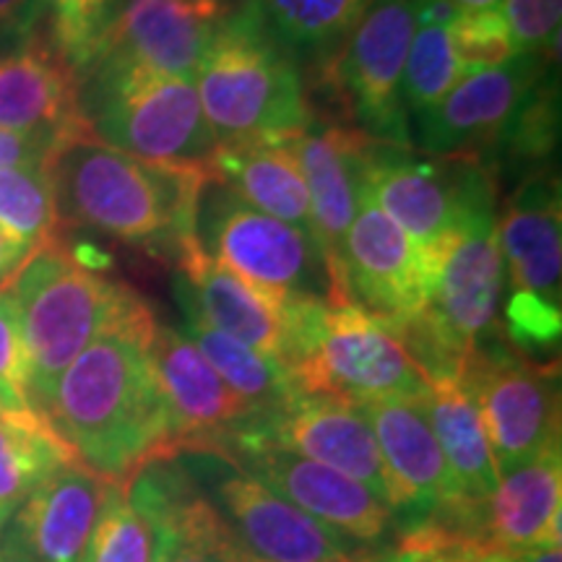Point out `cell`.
<instances>
[{"mask_svg": "<svg viewBox=\"0 0 562 562\" xmlns=\"http://www.w3.org/2000/svg\"><path fill=\"white\" fill-rule=\"evenodd\" d=\"M32 248H26L19 237H13L9 229L0 227V292L9 290V284L16 277L21 266L30 261Z\"/></svg>", "mask_w": 562, "mask_h": 562, "instance_id": "60d3db41", "label": "cell"}, {"mask_svg": "<svg viewBox=\"0 0 562 562\" xmlns=\"http://www.w3.org/2000/svg\"><path fill=\"white\" fill-rule=\"evenodd\" d=\"M63 224L102 235L178 261L199 240L201 172L149 165L112 149L89 128L76 131L47 161Z\"/></svg>", "mask_w": 562, "mask_h": 562, "instance_id": "7a4b0ae2", "label": "cell"}, {"mask_svg": "<svg viewBox=\"0 0 562 562\" xmlns=\"http://www.w3.org/2000/svg\"><path fill=\"white\" fill-rule=\"evenodd\" d=\"M0 562H21V560H16V558H13V554H9V552H3V554H0Z\"/></svg>", "mask_w": 562, "mask_h": 562, "instance_id": "ee69618b", "label": "cell"}, {"mask_svg": "<svg viewBox=\"0 0 562 562\" xmlns=\"http://www.w3.org/2000/svg\"><path fill=\"white\" fill-rule=\"evenodd\" d=\"M463 76L469 74L456 58L451 40H448V26L417 24L402 81V102L406 112L417 115V112L435 108L459 87Z\"/></svg>", "mask_w": 562, "mask_h": 562, "instance_id": "1f68e13d", "label": "cell"}, {"mask_svg": "<svg viewBox=\"0 0 562 562\" xmlns=\"http://www.w3.org/2000/svg\"><path fill=\"white\" fill-rule=\"evenodd\" d=\"M560 448L501 476L487 501L461 516V529L490 552L516 554L560 547Z\"/></svg>", "mask_w": 562, "mask_h": 562, "instance_id": "603a6c76", "label": "cell"}, {"mask_svg": "<svg viewBox=\"0 0 562 562\" xmlns=\"http://www.w3.org/2000/svg\"><path fill=\"white\" fill-rule=\"evenodd\" d=\"M459 13H472V11H487V9H497L503 0H448Z\"/></svg>", "mask_w": 562, "mask_h": 562, "instance_id": "7bdbcfd3", "label": "cell"}, {"mask_svg": "<svg viewBox=\"0 0 562 562\" xmlns=\"http://www.w3.org/2000/svg\"><path fill=\"white\" fill-rule=\"evenodd\" d=\"M417 5L419 0H372L336 60L315 76L339 100L347 125L385 144L412 146L402 81Z\"/></svg>", "mask_w": 562, "mask_h": 562, "instance_id": "9c48e42d", "label": "cell"}, {"mask_svg": "<svg viewBox=\"0 0 562 562\" xmlns=\"http://www.w3.org/2000/svg\"><path fill=\"white\" fill-rule=\"evenodd\" d=\"M362 409L381 448L393 513L419 510L425 518L469 508L442 459L425 398H385Z\"/></svg>", "mask_w": 562, "mask_h": 562, "instance_id": "ffe728a7", "label": "cell"}, {"mask_svg": "<svg viewBox=\"0 0 562 562\" xmlns=\"http://www.w3.org/2000/svg\"><path fill=\"white\" fill-rule=\"evenodd\" d=\"M290 378L302 396L360 406L430 393L427 378L389 328L347 302H326L311 347Z\"/></svg>", "mask_w": 562, "mask_h": 562, "instance_id": "ba28073f", "label": "cell"}, {"mask_svg": "<svg viewBox=\"0 0 562 562\" xmlns=\"http://www.w3.org/2000/svg\"><path fill=\"white\" fill-rule=\"evenodd\" d=\"M182 311H186L188 339L199 347L216 375L227 383V389L261 417L263 425L297 396L284 368L232 336L211 328L186 300H182Z\"/></svg>", "mask_w": 562, "mask_h": 562, "instance_id": "f1b7e54d", "label": "cell"}, {"mask_svg": "<svg viewBox=\"0 0 562 562\" xmlns=\"http://www.w3.org/2000/svg\"><path fill=\"white\" fill-rule=\"evenodd\" d=\"M256 432L286 451L347 474L391 508L381 448L360 404L297 393Z\"/></svg>", "mask_w": 562, "mask_h": 562, "instance_id": "7402d4cb", "label": "cell"}, {"mask_svg": "<svg viewBox=\"0 0 562 562\" xmlns=\"http://www.w3.org/2000/svg\"><path fill=\"white\" fill-rule=\"evenodd\" d=\"M74 453L34 412H0V516L11 518Z\"/></svg>", "mask_w": 562, "mask_h": 562, "instance_id": "f546056e", "label": "cell"}, {"mask_svg": "<svg viewBox=\"0 0 562 562\" xmlns=\"http://www.w3.org/2000/svg\"><path fill=\"white\" fill-rule=\"evenodd\" d=\"M510 562H562V552L560 547H544V550L510 554Z\"/></svg>", "mask_w": 562, "mask_h": 562, "instance_id": "b9f144b4", "label": "cell"}, {"mask_svg": "<svg viewBox=\"0 0 562 562\" xmlns=\"http://www.w3.org/2000/svg\"><path fill=\"white\" fill-rule=\"evenodd\" d=\"M209 186H222L245 206L292 224L313 237L311 195L290 140L222 146Z\"/></svg>", "mask_w": 562, "mask_h": 562, "instance_id": "484cf974", "label": "cell"}, {"mask_svg": "<svg viewBox=\"0 0 562 562\" xmlns=\"http://www.w3.org/2000/svg\"><path fill=\"white\" fill-rule=\"evenodd\" d=\"M26 357L30 409L42 419L70 362L123 315L144 305L138 292L91 269L63 240L34 250L9 284Z\"/></svg>", "mask_w": 562, "mask_h": 562, "instance_id": "3957f363", "label": "cell"}, {"mask_svg": "<svg viewBox=\"0 0 562 562\" xmlns=\"http://www.w3.org/2000/svg\"><path fill=\"white\" fill-rule=\"evenodd\" d=\"M149 355L170 412L175 453L222 456L237 435L261 430V417L227 389L186 334L157 321Z\"/></svg>", "mask_w": 562, "mask_h": 562, "instance_id": "ac0fdd59", "label": "cell"}, {"mask_svg": "<svg viewBox=\"0 0 562 562\" xmlns=\"http://www.w3.org/2000/svg\"><path fill=\"white\" fill-rule=\"evenodd\" d=\"M370 144L372 138L357 131L355 125H321L318 121L300 136L290 138V149L311 195L313 240L326 263L331 292L336 273H339L344 240L364 193V165H368Z\"/></svg>", "mask_w": 562, "mask_h": 562, "instance_id": "44dd1931", "label": "cell"}, {"mask_svg": "<svg viewBox=\"0 0 562 562\" xmlns=\"http://www.w3.org/2000/svg\"><path fill=\"white\" fill-rule=\"evenodd\" d=\"M115 3L117 0H45L50 26L47 42L79 74V79L115 16Z\"/></svg>", "mask_w": 562, "mask_h": 562, "instance_id": "836d02e7", "label": "cell"}, {"mask_svg": "<svg viewBox=\"0 0 562 562\" xmlns=\"http://www.w3.org/2000/svg\"><path fill=\"white\" fill-rule=\"evenodd\" d=\"M501 13L518 55L547 53L558 40L562 0H503Z\"/></svg>", "mask_w": 562, "mask_h": 562, "instance_id": "74e56055", "label": "cell"}, {"mask_svg": "<svg viewBox=\"0 0 562 562\" xmlns=\"http://www.w3.org/2000/svg\"><path fill=\"white\" fill-rule=\"evenodd\" d=\"M5 521H9V518L0 516V539H3V526H5Z\"/></svg>", "mask_w": 562, "mask_h": 562, "instance_id": "f6af8a7d", "label": "cell"}, {"mask_svg": "<svg viewBox=\"0 0 562 562\" xmlns=\"http://www.w3.org/2000/svg\"><path fill=\"white\" fill-rule=\"evenodd\" d=\"M45 16V0H0V42L26 40Z\"/></svg>", "mask_w": 562, "mask_h": 562, "instance_id": "ab89813d", "label": "cell"}, {"mask_svg": "<svg viewBox=\"0 0 562 562\" xmlns=\"http://www.w3.org/2000/svg\"><path fill=\"white\" fill-rule=\"evenodd\" d=\"M66 138L68 136H53V133L0 131V167L47 165Z\"/></svg>", "mask_w": 562, "mask_h": 562, "instance_id": "f35d334b", "label": "cell"}, {"mask_svg": "<svg viewBox=\"0 0 562 562\" xmlns=\"http://www.w3.org/2000/svg\"><path fill=\"white\" fill-rule=\"evenodd\" d=\"M209 501L250 562H372L368 547L294 508L235 463L209 456Z\"/></svg>", "mask_w": 562, "mask_h": 562, "instance_id": "4fadbf2b", "label": "cell"}, {"mask_svg": "<svg viewBox=\"0 0 562 562\" xmlns=\"http://www.w3.org/2000/svg\"><path fill=\"white\" fill-rule=\"evenodd\" d=\"M554 140H558V91L550 87L544 70L542 79L533 83L529 97L518 108L495 154L521 161L544 159L554 149Z\"/></svg>", "mask_w": 562, "mask_h": 562, "instance_id": "e575fe53", "label": "cell"}, {"mask_svg": "<svg viewBox=\"0 0 562 562\" xmlns=\"http://www.w3.org/2000/svg\"><path fill=\"white\" fill-rule=\"evenodd\" d=\"M220 0H125L83 68V81L154 74L195 81L224 21Z\"/></svg>", "mask_w": 562, "mask_h": 562, "instance_id": "7c38bea8", "label": "cell"}, {"mask_svg": "<svg viewBox=\"0 0 562 562\" xmlns=\"http://www.w3.org/2000/svg\"><path fill=\"white\" fill-rule=\"evenodd\" d=\"M0 227L26 248L60 240V214L47 165L0 167Z\"/></svg>", "mask_w": 562, "mask_h": 562, "instance_id": "4dcf8cb0", "label": "cell"}, {"mask_svg": "<svg viewBox=\"0 0 562 562\" xmlns=\"http://www.w3.org/2000/svg\"><path fill=\"white\" fill-rule=\"evenodd\" d=\"M180 300L216 331L232 336L286 370L311 347L326 297H279L232 273L203 250L201 237L180 252Z\"/></svg>", "mask_w": 562, "mask_h": 562, "instance_id": "8fae6325", "label": "cell"}, {"mask_svg": "<svg viewBox=\"0 0 562 562\" xmlns=\"http://www.w3.org/2000/svg\"><path fill=\"white\" fill-rule=\"evenodd\" d=\"M195 91L220 146L281 144L315 123L300 66L245 11L224 16Z\"/></svg>", "mask_w": 562, "mask_h": 562, "instance_id": "277c9868", "label": "cell"}, {"mask_svg": "<svg viewBox=\"0 0 562 562\" xmlns=\"http://www.w3.org/2000/svg\"><path fill=\"white\" fill-rule=\"evenodd\" d=\"M505 284L508 344L550 349L560 339L562 297V203L560 182L550 172L526 178L497 216Z\"/></svg>", "mask_w": 562, "mask_h": 562, "instance_id": "52a82bcc", "label": "cell"}, {"mask_svg": "<svg viewBox=\"0 0 562 562\" xmlns=\"http://www.w3.org/2000/svg\"><path fill=\"white\" fill-rule=\"evenodd\" d=\"M220 459L256 476L294 508L331 526L351 542L375 544L389 533L393 510L364 484L277 446L261 432L237 435Z\"/></svg>", "mask_w": 562, "mask_h": 562, "instance_id": "e0dca14e", "label": "cell"}, {"mask_svg": "<svg viewBox=\"0 0 562 562\" xmlns=\"http://www.w3.org/2000/svg\"><path fill=\"white\" fill-rule=\"evenodd\" d=\"M430 290L425 311L472 355L495 331L505 266L497 243V214L476 216L427 256Z\"/></svg>", "mask_w": 562, "mask_h": 562, "instance_id": "d6986e66", "label": "cell"}, {"mask_svg": "<svg viewBox=\"0 0 562 562\" xmlns=\"http://www.w3.org/2000/svg\"><path fill=\"white\" fill-rule=\"evenodd\" d=\"M495 175L476 159L430 157L372 138L364 188L425 258L482 214H497Z\"/></svg>", "mask_w": 562, "mask_h": 562, "instance_id": "8992f818", "label": "cell"}, {"mask_svg": "<svg viewBox=\"0 0 562 562\" xmlns=\"http://www.w3.org/2000/svg\"><path fill=\"white\" fill-rule=\"evenodd\" d=\"M81 112L94 138L149 165L201 172L211 182L220 140L203 115L195 81L125 74L81 83Z\"/></svg>", "mask_w": 562, "mask_h": 562, "instance_id": "5b68a950", "label": "cell"}, {"mask_svg": "<svg viewBox=\"0 0 562 562\" xmlns=\"http://www.w3.org/2000/svg\"><path fill=\"white\" fill-rule=\"evenodd\" d=\"M203 250L248 284L279 297H326L328 271L318 245L292 224L245 206L224 191L209 211Z\"/></svg>", "mask_w": 562, "mask_h": 562, "instance_id": "5bb4252c", "label": "cell"}, {"mask_svg": "<svg viewBox=\"0 0 562 562\" xmlns=\"http://www.w3.org/2000/svg\"><path fill=\"white\" fill-rule=\"evenodd\" d=\"M425 406L463 503H484L501 484V472L472 393L459 381L438 383L430 385Z\"/></svg>", "mask_w": 562, "mask_h": 562, "instance_id": "83f0119b", "label": "cell"}, {"mask_svg": "<svg viewBox=\"0 0 562 562\" xmlns=\"http://www.w3.org/2000/svg\"><path fill=\"white\" fill-rule=\"evenodd\" d=\"M81 562H154V529L133 503L128 482H110Z\"/></svg>", "mask_w": 562, "mask_h": 562, "instance_id": "d6a6232c", "label": "cell"}, {"mask_svg": "<svg viewBox=\"0 0 562 562\" xmlns=\"http://www.w3.org/2000/svg\"><path fill=\"white\" fill-rule=\"evenodd\" d=\"M0 412H32L19 315L9 292H0Z\"/></svg>", "mask_w": 562, "mask_h": 562, "instance_id": "8d00e7d4", "label": "cell"}, {"mask_svg": "<svg viewBox=\"0 0 562 562\" xmlns=\"http://www.w3.org/2000/svg\"><path fill=\"white\" fill-rule=\"evenodd\" d=\"M448 40L467 74L497 68L518 55L501 9L459 13L448 26Z\"/></svg>", "mask_w": 562, "mask_h": 562, "instance_id": "d590c367", "label": "cell"}, {"mask_svg": "<svg viewBox=\"0 0 562 562\" xmlns=\"http://www.w3.org/2000/svg\"><path fill=\"white\" fill-rule=\"evenodd\" d=\"M108 487L79 461L60 467L13 510L3 552L21 562H81Z\"/></svg>", "mask_w": 562, "mask_h": 562, "instance_id": "cb8c5ba5", "label": "cell"}, {"mask_svg": "<svg viewBox=\"0 0 562 562\" xmlns=\"http://www.w3.org/2000/svg\"><path fill=\"white\" fill-rule=\"evenodd\" d=\"M459 383L480 409L501 476L560 448L558 364H537L510 344L487 339Z\"/></svg>", "mask_w": 562, "mask_h": 562, "instance_id": "30bf717a", "label": "cell"}, {"mask_svg": "<svg viewBox=\"0 0 562 562\" xmlns=\"http://www.w3.org/2000/svg\"><path fill=\"white\" fill-rule=\"evenodd\" d=\"M550 55H516L497 68L463 76L446 100L417 112L409 144L430 157L476 159L490 167L533 83L542 79Z\"/></svg>", "mask_w": 562, "mask_h": 562, "instance_id": "9a60e30c", "label": "cell"}, {"mask_svg": "<svg viewBox=\"0 0 562 562\" xmlns=\"http://www.w3.org/2000/svg\"><path fill=\"white\" fill-rule=\"evenodd\" d=\"M154 326L157 315L144 302L104 328L63 372L45 417L81 467L115 484L178 459L149 355Z\"/></svg>", "mask_w": 562, "mask_h": 562, "instance_id": "6da1fadb", "label": "cell"}, {"mask_svg": "<svg viewBox=\"0 0 562 562\" xmlns=\"http://www.w3.org/2000/svg\"><path fill=\"white\" fill-rule=\"evenodd\" d=\"M372 0H250L245 13L297 63L331 66Z\"/></svg>", "mask_w": 562, "mask_h": 562, "instance_id": "4316f807", "label": "cell"}, {"mask_svg": "<svg viewBox=\"0 0 562 562\" xmlns=\"http://www.w3.org/2000/svg\"><path fill=\"white\" fill-rule=\"evenodd\" d=\"M87 128L81 79L47 40L0 55V131L70 136Z\"/></svg>", "mask_w": 562, "mask_h": 562, "instance_id": "d4e9b609", "label": "cell"}, {"mask_svg": "<svg viewBox=\"0 0 562 562\" xmlns=\"http://www.w3.org/2000/svg\"><path fill=\"white\" fill-rule=\"evenodd\" d=\"M427 290L430 266L425 252L375 206L364 188L328 302H347L391 326L425 311Z\"/></svg>", "mask_w": 562, "mask_h": 562, "instance_id": "2e32d148", "label": "cell"}]
</instances>
